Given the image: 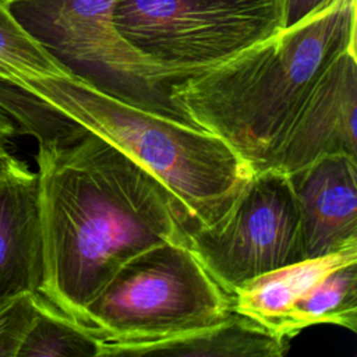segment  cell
Listing matches in <instances>:
<instances>
[{"instance_id": "6da1fadb", "label": "cell", "mask_w": 357, "mask_h": 357, "mask_svg": "<svg viewBox=\"0 0 357 357\" xmlns=\"http://www.w3.org/2000/svg\"><path fill=\"white\" fill-rule=\"evenodd\" d=\"M0 109L39 145V293L82 325L88 303L127 259L163 241L188 243L185 218L148 169L3 79Z\"/></svg>"}, {"instance_id": "7a4b0ae2", "label": "cell", "mask_w": 357, "mask_h": 357, "mask_svg": "<svg viewBox=\"0 0 357 357\" xmlns=\"http://www.w3.org/2000/svg\"><path fill=\"white\" fill-rule=\"evenodd\" d=\"M357 0L322 10L234 57L174 82L177 114L218 138L252 172L271 167L301 105L329 64L356 49Z\"/></svg>"}, {"instance_id": "3957f363", "label": "cell", "mask_w": 357, "mask_h": 357, "mask_svg": "<svg viewBox=\"0 0 357 357\" xmlns=\"http://www.w3.org/2000/svg\"><path fill=\"white\" fill-rule=\"evenodd\" d=\"M6 81L35 105L103 138L148 169L180 205L188 231L220 218L254 173L220 138L74 74Z\"/></svg>"}, {"instance_id": "277c9868", "label": "cell", "mask_w": 357, "mask_h": 357, "mask_svg": "<svg viewBox=\"0 0 357 357\" xmlns=\"http://www.w3.org/2000/svg\"><path fill=\"white\" fill-rule=\"evenodd\" d=\"M227 294L188 243L163 241L127 259L88 303L82 315L102 357L177 337L225 319Z\"/></svg>"}, {"instance_id": "5b68a950", "label": "cell", "mask_w": 357, "mask_h": 357, "mask_svg": "<svg viewBox=\"0 0 357 357\" xmlns=\"http://www.w3.org/2000/svg\"><path fill=\"white\" fill-rule=\"evenodd\" d=\"M112 22L178 82L284 29V0H114Z\"/></svg>"}, {"instance_id": "8992f818", "label": "cell", "mask_w": 357, "mask_h": 357, "mask_svg": "<svg viewBox=\"0 0 357 357\" xmlns=\"http://www.w3.org/2000/svg\"><path fill=\"white\" fill-rule=\"evenodd\" d=\"M3 1L71 74L137 106L183 120L169 99L177 81L121 38L112 22L114 0Z\"/></svg>"}, {"instance_id": "52a82bcc", "label": "cell", "mask_w": 357, "mask_h": 357, "mask_svg": "<svg viewBox=\"0 0 357 357\" xmlns=\"http://www.w3.org/2000/svg\"><path fill=\"white\" fill-rule=\"evenodd\" d=\"M187 237L201 265L230 296L251 279L305 258L289 174L275 167L254 172L220 218Z\"/></svg>"}, {"instance_id": "ba28073f", "label": "cell", "mask_w": 357, "mask_h": 357, "mask_svg": "<svg viewBox=\"0 0 357 357\" xmlns=\"http://www.w3.org/2000/svg\"><path fill=\"white\" fill-rule=\"evenodd\" d=\"M357 53H340L301 105L271 167L286 174L329 155L357 158Z\"/></svg>"}, {"instance_id": "9c48e42d", "label": "cell", "mask_w": 357, "mask_h": 357, "mask_svg": "<svg viewBox=\"0 0 357 357\" xmlns=\"http://www.w3.org/2000/svg\"><path fill=\"white\" fill-rule=\"evenodd\" d=\"M305 258L357 247V158L329 155L289 173Z\"/></svg>"}, {"instance_id": "30bf717a", "label": "cell", "mask_w": 357, "mask_h": 357, "mask_svg": "<svg viewBox=\"0 0 357 357\" xmlns=\"http://www.w3.org/2000/svg\"><path fill=\"white\" fill-rule=\"evenodd\" d=\"M40 282L38 174L8 155L0 165V301L39 291Z\"/></svg>"}, {"instance_id": "8fae6325", "label": "cell", "mask_w": 357, "mask_h": 357, "mask_svg": "<svg viewBox=\"0 0 357 357\" xmlns=\"http://www.w3.org/2000/svg\"><path fill=\"white\" fill-rule=\"evenodd\" d=\"M357 262V247L284 265L244 283L231 294L233 311L276 333L287 308L331 271Z\"/></svg>"}, {"instance_id": "7c38bea8", "label": "cell", "mask_w": 357, "mask_h": 357, "mask_svg": "<svg viewBox=\"0 0 357 357\" xmlns=\"http://www.w3.org/2000/svg\"><path fill=\"white\" fill-rule=\"evenodd\" d=\"M289 340L257 321L231 311L220 322L166 340L128 347L121 356L280 357Z\"/></svg>"}, {"instance_id": "4fadbf2b", "label": "cell", "mask_w": 357, "mask_h": 357, "mask_svg": "<svg viewBox=\"0 0 357 357\" xmlns=\"http://www.w3.org/2000/svg\"><path fill=\"white\" fill-rule=\"evenodd\" d=\"M318 324L357 329V262L342 265L305 293H303L280 319L276 335L290 340L300 331Z\"/></svg>"}, {"instance_id": "5bb4252c", "label": "cell", "mask_w": 357, "mask_h": 357, "mask_svg": "<svg viewBox=\"0 0 357 357\" xmlns=\"http://www.w3.org/2000/svg\"><path fill=\"white\" fill-rule=\"evenodd\" d=\"M100 342L42 296L17 357H99Z\"/></svg>"}, {"instance_id": "9a60e30c", "label": "cell", "mask_w": 357, "mask_h": 357, "mask_svg": "<svg viewBox=\"0 0 357 357\" xmlns=\"http://www.w3.org/2000/svg\"><path fill=\"white\" fill-rule=\"evenodd\" d=\"M67 74L71 73L22 28L0 0V78Z\"/></svg>"}, {"instance_id": "2e32d148", "label": "cell", "mask_w": 357, "mask_h": 357, "mask_svg": "<svg viewBox=\"0 0 357 357\" xmlns=\"http://www.w3.org/2000/svg\"><path fill=\"white\" fill-rule=\"evenodd\" d=\"M40 300L39 291H22L0 301V357H17Z\"/></svg>"}, {"instance_id": "e0dca14e", "label": "cell", "mask_w": 357, "mask_h": 357, "mask_svg": "<svg viewBox=\"0 0 357 357\" xmlns=\"http://www.w3.org/2000/svg\"><path fill=\"white\" fill-rule=\"evenodd\" d=\"M332 0H284V28L301 22Z\"/></svg>"}, {"instance_id": "ac0fdd59", "label": "cell", "mask_w": 357, "mask_h": 357, "mask_svg": "<svg viewBox=\"0 0 357 357\" xmlns=\"http://www.w3.org/2000/svg\"><path fill=\"white\" fill-rule=\"evenodd\" d=\"M17 134L13 119L0 109V149H7Z\"/></svg>"}, {"instance_id": "d6986e66", "label": "cell", "mask_w": 357, "mask_h": 357, "mask_svg": "<svg viewBox=\"0 0 357 357\" xmlns=\"http://www.w3.org/2000/svg\"><path fill=\"white\" fill-rule=\"evenodd\" d=\"M8 151L7 149H0V165L4 162V159L8 156Z\"/></svg>"}]
</instances>
